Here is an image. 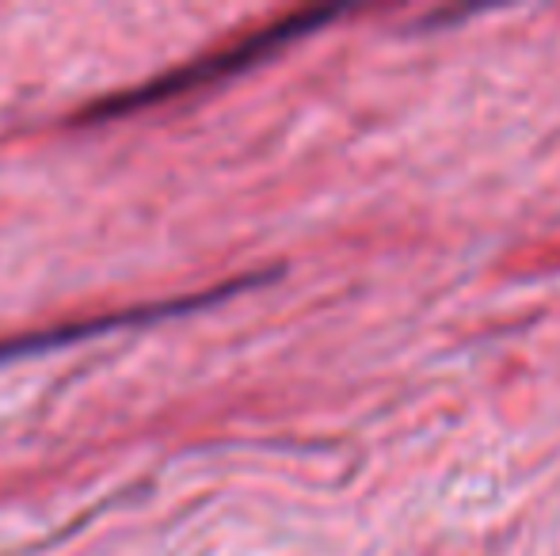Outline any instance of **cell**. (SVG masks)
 Instances as JSON below:
<instances>
[{
	"instance_id": "obj_1",
	"label": "cell",
	"mask_w": 560,
	"mask_h": 556,
	"mask_svg": "<svg viewBox=\"0 0 560 556\" xmlns=\"http://www.w3.org/2000/svg\"><path fill=\"white\" fill-rule=\"evenodd\" d=\"M343 15V8H313V12H298L282 23H271V27L256 31V35L241 38L236 46H229L222 54H210V58H199V61H187V66L172 69V73L156 76V81L141 84V88H130V92H118V96L104 99V104L89 107L84 111V122H107V119H118V115H133V111H145V107H156V104H168V99H179L187 92H199V88H210V84L225 81V76H236L244 69L259 66L264 58H271L275 50L290 46L294 38L310 35L317 27H328Z\"/></svg>"
},
{
	"instance_id": "obj_2",
	"label": "cell",
	"mask_w": 560,
	"mask_h": 556,
	"mask_svg": "<svg viewBox=\"0 0 560 556\" xmlns=\"http://www.w3.org/2000/svg\"><path fill=\"white\" fill-rule=\"evenodd\" d=\"M275 275H279V271H259V275L233 279V282H225V286L202 289V294H191V297L145 301V305H130V309H118V312H104V317H89V320H81V324H58V328H46V332L12 335V340H0V363L38 355V351H50V347H66V343H77V340H92V335H107V332H118V328H141V324L179 317V312L207 309V305H218V301H225V297L244 294V289L259 286V282H271Z\"/></svg>"
}]
</instances>
